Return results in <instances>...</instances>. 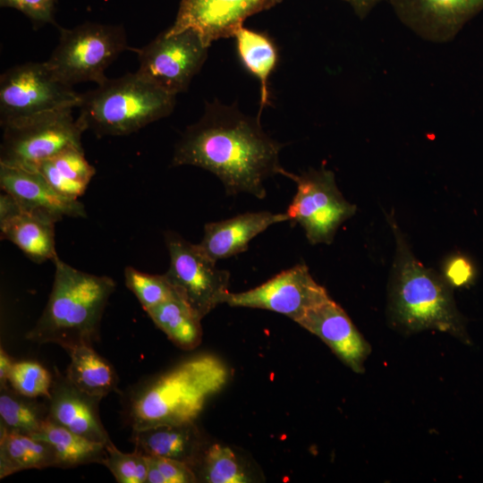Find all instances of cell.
I'll list each match as a JSON object with an SVG mask.
<instances>
[{
	"label": "cell",
	"instance_id": "cell-1",
	"mask_svg": "<svg viewBox=\"0 0 483 483\" xmlns=\"http://www.w3.org/2000/svg\"><path fill=\"white\" fill-rule=\"evenodd\" d=\"M282 144L262 129L259 116L234 106L207 103L200 119L187 127L175 145L172 165H194L214 174L228 195L248 193L262 199L265 182L284 169Z\"/></svg>",
	"mask_w": 483,
	"mask_h": 483
},
{
	"label": "cell",
	"instance_id": "cell-2",
	"mask_svg": "<svg viewBox=\"0 0 483 483\" xmlns=\"http://www.w3.org/2000/svg\"><path fill=\"white\" fill-rule=\"evenodd\" d=\"M228 379L227 367L214 355L199 354L181 362L133 392L128 406L132 430L194 423Z\"/></svg>",
	"mask_w": 483,
	"mask_h": 483
},
{
	"label": "cell",
	"instance_id": "cell-3",
	"mask_svg": "<svg viewBox=\"0 0 483 483\" xmlns=\"http://www.w3.org/2000/svg\"><path fill=\"white\" fill-rule=\"evenodd\" d=\"M389 221L396 241L388 299L393 325L406 333L437 330L470 343L451 284L415 258L401 230Z\"/></svg>",
	"mask_w": 483,
	"mask_h": 483
},
{
	"label": "cell",
	"instance_id": "cell-4",
	"mask_svg": "<svg viewBox=\"0 0 483 483\" xmlns=\"http://www.w3.org/2000/svg\"><path fill=\"white\" fill-rule=\"evenodd\" d=\"M55 275L47 303L26 339L52 343L65 351L81 344L92 345L99 334L101 319L114 281L72 267L59 257L53 260Z\"/></svg>",
	"mask_w": 483,
	"mask_h": 483
},
{
	"label": "cell",
	"instance_id": "cell-5",
	"mask_svg": "<svg viewBox=\"0 0 483 483\" xmlns=\"http://www.w3.org/2000/svg\"><path fill=\"white\" fill-rule=\"evenodd\" d=\"M174 106L175 96L126 73L81 94L78 118L97 136L128 135L169 115Z\"/></svg>",
	"mask_w": 483,
	"mask_h": 483
},
{
	"label": "cell",
	"instance_id": "cell-6",
	"mask_svg": "<svg viewBox=\"0 0 483 483\" xmlns=\"http://www.w3.org/2000/svg\"><path fill=\"white\" fill-rule=\"evenodd\" d=\"M130 49L123 26L85 22L61 29L59 42L47 62L67 85L107 80L105 71L123 51Z\"/></svg>",
	"mask_w": 483,
	"mask_h": 483
},
{
	"label": "cell",
	"instance_id": "cell-7",
	"mask_svg": "<svg viewBox=\"0 0 483 483\" xmlns=\"http://www.w3.org/2000/svg\"><path fill=\"white\" fill-rule=\"evenodd\" d=\"M81 94L60 80L47 62H29L0 77V124L4 127L46 113L79 107Z\"/></svg>",
	"mask_w": 483,
	"mask_h": 483
},
{
	"label": "cell",
	"instance_id": "cell-8",
	"mask_svg": "<svg viewBox=\"0 0 483 483\" xmlns=\"http://www.w3.org/2000/svg\"><path fill=\"white\" fill-rule=\"evenodd\" d=\"M87 131L72 109L39 114L3 127L0 165L36 170L38 165L64 149L82 147Z\"/></svg>",
	"mask_w": 483,
	"mask_h": 483
},
{
	"label": "cell",
	"instance_id": "cell-9",
	"mask_svg": "<svg viewBox=\"0 0 483 483\" xmlns=\"http://www.w3.org/2000/svg\"><path fill=\"white\" fill-rule=\"evenodd\" d=\"M282 175L297 186L285 212L288 221L300 225L311 244L331 243L339 226L357 210L339 191L334 173L321 168L297 175L284 170Z\"/></svg>",
	"mask_w": 483,
	"mask_h": 483
},
{
	"label": "cell",
	"instance_id": "cell-10",
	"mask_svg": "<svg viewBox=\"0 0 483 483\" xmlns=\"http://www.w3.org/2000/svg\"><path fill=\"white\" fill-rule=\"evenodd\" d=\"M169 267L164 274L177 297L202 319L229 292L230 274L199 248L174 232L165 235Z\"/></svg>",
	"mask_w": 483,
	"mask_h": 483
},
{
	"label": "cell",
	"instance_id": "cell-11",
	"mask_svg": "<svg viewBox=\"0 0 483 483\" xmlns=\"http://www.w3.org/2000/svg\"><path fill=\"white\" fill-rule=\"evenodd\" d=\"M208 47L192 30L174 34L166 31L141 48L137 73L165 92L175 96L185 91L208 55Z\"/></svg>",
	"mask_w": 483,
	"mask_h": 483
},
{
	"label": "cell",
	"instance_id": "cell-12",
	"mask_svg": "<svg viewBox=\"0 0 483 483\" xmlns=\"http://www.w3.org/2000/svg\"><path fill=\"white\" fill-rule=\"evenodd\" d=\"M330 298L304 264L282 271L262 284L241 292H228L225 303L232 307L263 309L297 322L307 310Z\"/></svg>",
	"mask_w": 483,
	"mask_h": 483
},
{
	"label": "cell",
	"instance_id": "cell-13",
	"mask_svg": "<svg viewBox=\"0 0 483 483\" xmlns=\"http://www.w3.org/2000/svg\"><path fill=\"white\" fill-rule=\"evenodd\" d=\"M282 0H181L174 24L165 31L197 32L209 47L215 40L235 35L248 17L270 9Z\"/></svg>",
	"mask_w": 483,
	"mask_h": 483
},
{
	"label": "cell",
	"instance_id": "cell-14",
	"mask_svg": "<svg viewBox=\"0 0 483 483\" xmlns=\"http://www.w3.org/2000/svg\"><path fill=\"white\" fill-rule=\"evenodd\" d=\"M398 19L419 38L451 41L483 10V0H387Z\"/></svg>",
	"mask_w": 483,
	"mask_h": 483
},
{
	"label": "cell",
	"instance_id": "cell-15",
	"mask_svg": "<svg viewBox=\"0 0 483 483\" xmlns=\"http://www.w3.org/2000/svg\"><path fill=\"white\" fill-rule=\"evenodd\" d=\"M296 323L319 337L354 372L365 371L364 363L371 347L331 298L307 310Z\"/></svg>",
	"mask_w": 483,
	"mask_h": 483
},
{
	"label": "cell",
	"instance_id": "cell-16",
	"mask_svg": "<svg viewBox=\"0 0 483 483\" xmlns=\"http://www.w3.org/2000/svg\"><path fill=\"white\" fill-rule=\"evenodd\" d=\"M0 187L12 195L22 210L55 221L64 216L86 217L84 205L54 190L37 170L0 165Z\"/></svg>",
	"mask_w": 483,
	"mask_h": 483
},
{
	"label": "cell",
	"instance_id": "cell-17",
	"mask_svg": "<svg viewBox=\"0 0 483 483\" xmlns=\"http://www.w3.org/2000/svg\"><path fill=\"white\" fill-rule=\"evenodd\" d=\"M47 400L51 422L95 442L106 445L111 440L99 417L101 398L78 388L56 368Z\"/></svg>",
	"mask_w": 483,
	"mask_h": 483
},
{
	"label": "cell",
	"instance_id": "cell-18",
	"mask_svg": "<svg viewBox=\"0 0 483 483\" xmlns=\"http://www.w3.org/2000/svg\"><path fill=\"white\" fill-rule=\"evenodd\" d=\"M288 221L286 213L247 212L204 226L199 248L216 262L248 250L250 242L269 226Z\"/></svg>",
	"mask_w": 483,
	"mask_h": 483
},
{
	"label": "cell",
	"instance_id": "cell-19",
	"mask_svg": "<svg viewBox=\"0 0 483 483\" xmlns=\"http://www.w3.org/2000/svg\"><path fill=\"white\" fill-rule=\"evenodd\" d=\"M131 439L144 454L178 460L192 468L200 458L202 439L194 423L132 430Z\"/></svg>",
	"mask_w": 483,
	"mask_h": 483
},
{
	"label": "cell",
	"instance_id": "cell-20",
	"mask_svg": "<svg viewBox=\"0 0 483 483\" xmlns=\"http://www.w3.org/2000/svg\"><path fill=\"white\" fill-rule=\"evenodd\" d=\"M52 219L22 210L0 222L1 238L15 244L30 260L43 263L58 257Z\"/></svg>",
	"mask_w": 483,
	"mask_h": 483
},
{
	"label": "cell",
	"instance_id": "cell-21",
	"mask_svg": "<svg viewBox=\"0 0 483 483\" xmlns=\"http://www.w3.org/2000/svg\"><path fill=\"white\" fill-rule=\"evenodd\" d=\"M58 193L78 199L96 174L85 157L82 147H71L41 162L37 169Z\"/></svg>",
	"mask_w": 483,
	"mask_h": 483
},
{
	"label": "cell",
	"instance_id": "cell-22",
	"mask_svg": "<svg viewBox=\"0 0 483 483\" xmlns=\"http://www.w3.org/2000/svg\"><path fill=\"white\" fill-rule=\"evenodd\" d=\"M47 467H55V453L48 443L1 425L0 479Z\"/></svg>",
	"mask_w": 483,
	"mask_h": 483
},
{
	"label": "cell",
	"instance_id": "cell-23",
	"mask_svg": "<svg viewBox=\"0 0 483 483\" xmlns=\"http://www.w3.org/2000/svg\"><path fill=\"white\" fill-rule=\"evenodd\" d=\"M31 436L48 443L55 453V467L72 468L89 463H103L106 445L89 440L47 419Z\"/></svg>",
	"mask_w": 483,
	"mask_h": 483
},
{
	"label": "cell",
	"instance_id": "cell-24",
	"mask_svg": "<svg viewBox=\"0 0 483 483\" xmlns=\"http://www.w3.org/2000/svg\"><path fill=\"white\" fill-rule=\"evenodd\" d=\"M71 361L66 377L89 395L103 398L117 386V376L112 365L92 345L81 344L66 351Z\"/></svg>",
	"mask_w": 483,
	"mask_h": 483
},
{
	"label": "cell",
	"instance_id": "cell-25",
	"mask_svg": "<svg viewBox=\"0 0 483 483\" xmlns=\"http://www.w3.org/2000/svg\"><path fill=\"white\" fill-rule=\"evenodd\" d=\"M154 324L178 347L192 350L202 340L201 319L178 297L146 310Z\"/></svg>",
	"mask_w": 483,
	"mask_h": 483
},
{
	"label": "cell",
	"instance_id": "cell-26",
	"mask_svg": "<svg viewBox=\"0 0 483 483\" xmlns=\"http://www.w3.org/2000/svg\"><path fill=\"white\" fill-rule=\"evenodd\" d=\"M239 55L246 68L260 82V116L268 102L267 80L277 62V52L265 34L246 28H240L235 35Z\"/></svg>",
	"mask_w": 483,
	"mask_h": 483
},
{
	"label": "cell",
	"instance_id": "cell-27",
	"mask_svg": "<svg viewBox=\"0 0 483 483\" xmlns=\"http://www.w3.org/2000/svg\"><path fill=\"white\" fill-rule=\"evenodd\" d=\"M47 402L23 395L8 384L1 386L0 418L1 425L30 436L40 429L47 419Z\"/></svg>",
	"mask_w": 483,
	"mask_h": 483
},
{
	"label": "cell",
	"instance_id": "cell-28",
	"mask_svg": "<svg viewBox=\"0 0 483 483\" xmlns=\"http://www.w3.org/2000/svg\"><path fill=\"white\" fill-rule=\"evenodd\" d=\"M203 479L209 483H244L249 481L233 451L225 445H210L202 458Z\"/></svg>",
	"mask_w": 483,
	"mask_h": 483
},
{
	"label": "cell",
	"instance_id": "cell-29",
	"mask_svg": "<svg viewBox=\"0 0 483 483\" xmlns=\"http://www.w3.org/2000/svg\"><path fill=\"white\" fill-rule=\"evenodd\" d=\"M124 282L145 311L177 297L164 275H150L127 267L124 269Z\"/></svg>",
	"mask_w": 483,
	"mask_h": 483
},
{
	"label": "cell",
	"instance_id": "cell-30",
	"mask_svg": "<svg viewBox=\"0 0 483 483\" xmlns=\"http://www.w3.org/2000/svg\"><path fill=\"white\" fill-rule=\"evenodd\" d=\"M53 376L40 363L33 360L14 362L8 385L16 392L33 398L50 395Z\"/></svg>",
	"mask_w": 483,
	"mask_h": 483
},
{
	"label": "cell",
	"instance_id": "cell-31",
	"mask_svg": "<svg viewBox=\"0 0 483 483\" xmlns=\"http://www.w3.org/2000/svg\"><path fill=\"white\" fill-rule=\"evenodd\" d=\"M106 457L103 462L119 483H146L148 472L147 456L135 449L123 453L110 440L106 444Z\"/></svg>",
	"mask_w": 483,
	"mask_h": 483
},
{
	"label": "cell",
	"instance_id": "cell-32",
	"mask_svg": "<svg viewBox=\"0 0 483 483\" xmlns=\"http://www.w3.org/2000/svg\"><path fill=\"white\" fill-rule=\"evenodd\" d=\"M55 4V0H0L2 7H11L23 13L38 27L47 23L56 25Z\"/></svg>",
	"mask_w": 483,
	"mask_h": 483
},
{
	"label": "cell",
	"instance_id": "cell-33",
	"mask_svg": "<svg viewBox=\"0 0 483 483\" xmlns=\"http://www.w3.org/2000/svg\"><path fill=\"white\" fill-rule=\"evenodd\" d=\"M157 464L165 479V483H192L197 476L190 465L178 460L156 457Z\"/></svg>",
	"mask_w": 483,
	"mask_h": 483
},
{
	"label": "cell",
	"instance_id": "cell-34",
	"mask_svg": "<svg viewBox=\"0 0 483 483\" xmlns=\"http://www.w3.org/2000/svg\"><path fill=\"white\" fill-rule=\"evenodd\" d=\"M444 277L451 286H464L472 282L474 268L466 257L456 255L445 263Z\"/></svg>",
	"mask_w": 483,
	"mask_h": 483
},
{
	"label": "cell",
	"instance_id": "cell-35",
	"mask_svg": "<svg viewBox=\"0 0 483 483\" xmlns=\"http://www.w3.org/2000/svg\"><path fill=\"white\" fill-rule=\"evenodd\" d=\"M21 211L17 200L9 193L1 190L0 194V222H3Z\"/></svg>",
	"mask_w": 483,
	"mask_h": 483
},
{
	"label": "cell",
	"instance_id": "cell-36",
	"mask_svg": "<svg viewBox=\"0 0 483 483\" xmlns=\"http://www.w3.org/2000/svg\"><path fill=\"white\" fill-rule=\"evenodd\" d=\"M353 9L355 13L360 18H365L373 8L384 0H344Z\"/></svg>",
	"mask_w": 483,
	"mask_h": 483
},
{
	"label": "cell",
	"instance_id": "cell-37",
	"mask_svg": "<svg viewBox=\"0 0 483 483\" xmlns=\"http://www.w3.org/2000/svg\"><path fill=\"white\" fill-rule=\"evenodd\" d=\"M14 361L1 347L0 349V384L1 386L7 385L10 373L12 371Z\"/></svg>",
	"mask_w": 483,
	"mask_h": 483
},
{
	"label": "cell",
	"instance_id": "cell-38",
	"mask_svg": "<svg viewBox=\"0 0 483 483\" xmlns=\"http://www.w3.org/2000/svg\"><path fill=\"white\" fill-rule=\"evenodd\" d=\"M148 472L146 483H165V479L162 475L154 456L147 455Z\"/></svg>",
	"mask_w": 483,
	"mask_h": 483
}]
</instances>
